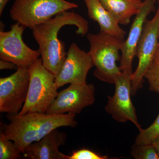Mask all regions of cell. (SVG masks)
Masks as SVG:
<instances>
[{"label":"cell","instance_id":"obj_1","mask_svg":"<svg viewBox=\"0 0 159 159\" xmlns=\"http://www.w3.org/2000/svg\"><path fill=\"white\" fill-rule=\"evenodd\" d=\"M66 25L77 27V34H87L89 23L81 16L71 11H63L32 29V34L39 46L45 67L55 77L61 70L67 53L65 44L58 39L60 29Z\"/></svg>","mask_w":159,"mask_h":159},{"label":"cell","instance_id":"obj_2","mask_svg":"<svg viewBox=\"0 0 159 159\" xmlns=\"http://www.w3.org/2000/svg\"><path fill=\"white\" fill-rule=\"evenodd\" d=\"M75 116L76 114L71 113L50 115L39 112L9 115L10 123L1 124V131L24 154L28 145L39 141L54 129L63 126L76 127Z\"/></svg>","mask_w":159,"mask_h":159},{"label":"cell","instance_id":"obj_3","mask_svg":"<svg viewBox=\"0 0 159 159\" xmlns=\"http://www.w3.org/2000/svg\"><path fill=\"white\" fill-rule=\"evenodd\" d=\"M90 45L89 53L96 67L94 75L101 81L115 84L116 77L121 74L117 61L121 59L119 51L124 39L100 32L87 35Z\"/></svg>","mask_w":159,"mask_h":159},{"label":"cell","instance_id":"obj_4","mask_svg":"<svg viewBox=\"0 0 159 159\" xmlns=\"http://www.w3.org/2000/svg\"><path fill=\"white\" fill-rule=\"evenodd\" d=\"M29 91L19 116L29 112L46 113L58 93L55 77L45 67L41 58L29 67Z\"/></svg>","mask_w":159,"mask_h":159},{"label":"cell","instance_id":"obj_5","mask_svg":"<svg viewBox=\"0 0 159 159\" xmlns=\"http://www.w3.org/2000/svg\"><path fill=\"white\" fill-rule=\"evenodd\" d=\"M78 7L66 0H15L9 14L15 21L32 30L58 13Z\"/></svg>","mask_w":159,"mask_h":159},{"label":"cell","instance_id":"obj_6","mask_svg":"<svg viewBox=\"0 0 159 159\" xmlns=\"http://www.w3.org/2000/svg\"><path fill=\"white\" fill-rule=\"evenodd\" d=\"M159 8L151 20H146L140 37L136 56L139 63L131 76V95H135L143 86L144 78L156 54L159 44Z\"/></svg>","mask_w":159,"mask_h":159},{"label":"cell","instance_id":"obj_7","mask_svg":"<svg viewBox=\"0 0 159 159\" xmlns=\"http://www.w3.org/2000/svg\"><path fill=\"white\" fill-rule=\"evenodd\" d=\"M26 28L16 23L9 31H0V58L13 63L17 68H29L40 55L39 50L30 48L23 41Z\"/></svg>","mask_w":159,"mask_h":159},{"label":"cell","instance_id":"obj_8","mask_svg":"<svg viewBox=\"0 0 159 159\" xmlns=\"http://www.w3.org/2000/svg\"><path fill=\"white\" fill-rule=\"evenodd\" d=\"M29 68H17L14 74L0 79V112L16 115L21 110L29 91Z\"/></svg>","mask_w":159,"mask_h":159},{"label":"cell","instance_id":"obj_9","mask_svg":"<svg viewBox=\"0 0 159 159\" xmlns=\"http://www.w3.org/2000/svg\"><path fill=\"white\" fill-rule=\"evenodd\" d=\"M95 87L92 84L74 83L58 93L46 113L80 114L95 101Z\"/></svg>","mask_w":159,"mask_h":159},{"label":"cell","instance_id":"obj_10","mask_svg":"<svg viewBox=\"0 0 159 159\" xmlns=\"http://www.w3.org/2000/svg\"><path fill=\"white\" fill-rule=\"evenodd\" d=\"M132 75L121 72L116 78L115 93L108 96L106 111L119 122L130 121L139 129L141 128L134 107L131 100Z\"/></svg>","mask_w":159,"mask_h":159},{"label":"cell","instance_id":"obj_11","mask_svg":"<svg viewBox=\"0 0 159 159\" xmlns=\"http://www.w3.org/2000/svg\"><path fill=\"white\" fill-rule=\"evenodd\" d=\"M93 66L89 52L83 51L76 43H72L61 70L55 77L57 88L68 84L87 83L88 74Z\"/></svg>","mask_w":159,"mask_h":159},{"label":"cell","instance_id":"obj_12","mask_svg":"<svg viewBox=\"0 0 159 159\" xmlns=\"http://www.w3.org/2000/svg\"><path fill=\"white\" fill-rule=\"evenodd\" d=\"M157 0H144L139 13L131 26L128 36L121 48L119 69L123 73L132 75V63L138 43L142 33L147 17L155 11V5Z\"/></svg>","mask_w":159,"mask_h":159},{"label":"cell","instance_id":"obj_13","mask_svg":"<svg viewBox=\"0 0 159 159\" xmlns=\"http://www.w3.org/2000/svg\"><path fill=\"white\" fill-rule=\"evenodd\" d=\"M66 134L57 129L43 139L31 143L26 147L24 154L30 159H69L70 156L61 153L59 148L66 143Z\"/></svg>","mask_w":159,"mask_h":159},{"label":"cell","instance_id":"obj_14","mask_svg":"<svg viewBox=\"0 0 159 159\" xmlns=\"http://www.w3.org/2000/svg\"><path fill=\"white\" fill-rule=\"evenodd\" d=\"M91 20L97 22L100 32L115 37L124 39L126 32L119 26V23L102 6L99 0H83Z\"/></svg>","mask_w":159,"mask_h":159},{"label":"cell","instance_id":"obj_15","mask_svg":"<svg viewBox=\"0 0 159 159\" xmlns=\"http://www.w3.org/2000/svg\"><path fill=\"white\" fill-rule=\"evenodd\" d=\"M102 6L112 15L119 25H126L131 17L139 13L142 0H99Z\"/></svg>","mask_w":159,"mask_h":159},{"label":"cell","instance_id":"obj_16","mask_svg":"<svg viewBox=\"0 0 159 159\" xmlns=\"http://www.w3.org/2000/svg\"><path fill=\"white\" fill-rule=\"evenodd\" d=\"M6 138L1 131L0 133V159H17L22 153L14 142Z\"/></svg>","mask_w":159,"mask_h":159},{"label":"cell","instance_id":"obj_17","mask_svg":"<svg viewBox=\"0 0 159 159\" xmlns=\"http://www.w3.org/2000/svg\"><path fill=\"white\" fill-rule=\"evenodd\" d=\"M139 133L135 144H150L159 137V114L155 121L150 126L145 129H139Z\"/></svg>","mask_w":159,"mask_h":159},{"label":"cell","instance_id":"obj_18","mask_svg":"<svg viewBox=\"0 0 159 159\" xmlns=\"http://www.w3.org/2000/svg\"><path fill=\"white\" fill-rule=\"evenodd\" d=\"M150 91L159 93V54L156 52L152 62L145 75Z\"/></svg>","mask_w":159,"mask_h":159},{"label":"cell","instance_id":"obj_19","mask_svg":"<svg viewBox=\"0 0 159 159\" xmlns=\"http://www.w3.org/2000/svg\"><path fill=\"white\" fill-rule=\"evenodd\" d=\"M130 153L135 159H159V154L152 144H134Z\"/></svg>","mask_w":159,"mask_h":159},{"label":"cell","instance_id":"obj_20","mask_svg":"<svg viewBox=\"0 0 159 159\" xmlns=\"http://www.w3.org/2000/svg\"><path fill=\"white\" fill-rule=\"evenodd\" d=\"M108 157L102 156L87 149H80L74 152L69 159H107Z\"/></svg>","mask_w":159,"mask_h":159},{"label":"cell","instance_id":"obj_21","mask_svg":"<svg viewBox=\"0 0 159 159\" xmlns=\"http://www.w3.org/2000/svg\"><path fill=\"white\" fill-rule=\"evenodd\" d=\"M17 67L13 63L7 61L1 60L0 61V69L3 70H13Z\"/></svg>","mask_w":159,"mask_h":159},{"label":"cell","instance_id":"obj_22","mask_svg":"<svg viewBox=\"0 0 159 159\" xmlns=\"http://www.w3.org/2000/svg\"><path fill=\"white\" fill-rule=\"evenodd\" d=\"M9 1L10 0H0V16H1L2 14L5 7Z\"/></svg>","mask_w":159,"mask_h":159},{"label":"cell","instance_id":"obj_23","mask_svg":"<svg viewBox=\"0 0 159 159\" xmlns=\"http://www.w3.org/2000/svg\"><path fill=\"white\" fill-rule=\"evenodd\" d=\"M152 144L153 145L154 147L156 149L157 152L159 154V137L155 139Z\"/></svg>","mask_w":159,"mask_h":159},{"label":"cell","instance_id":"obj_24","mask_svg":"<svg viewBox=\"0 0 159 159\" xmlns=\"http://www.w3.org/2000/svg\"><path fill=\"white\" fill-rule=\"evenodd\" d=\"M157 53L159 54V44L158 47L157 49Z\"/></svg>","mask_w":159,"mask_h":159},{"label":"cell","instance_id":"obj_25","mask_svg":"<svg viewBox=\"0 0 159 159\" xmlns=\"http://www.w3.org/2000/svg\"><path fill=\"white\" fill-rule=\"evenodd\" d=\"M158 3L159 5V0H157ZM158 8H159V6Z\"/></svg>","mask_w":159,"mask_h":159}]
</instances>
